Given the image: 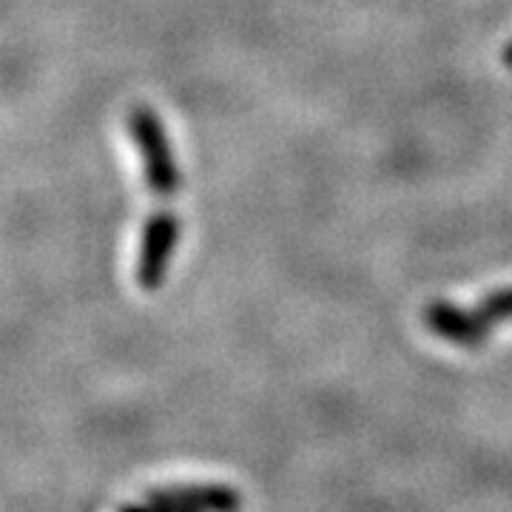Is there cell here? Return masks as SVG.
<instances>
[{
  "mask_svg": "<svg viewBox=\"0 0 512 512\" xmlns=\"http://www.w3.org/2000/svg\"><path fill=\"white\" fill-rule=\"evenodd\" d=\"M128 126H131V137L143 163L146 185L157 197H174L180 188V165L174 157V148L168 143L163 120L157 117V111L134 109Z\"/></svg>",
  "mask_w": 512,
  "mask_h": 512,
  "instance_id": "obj_1",
  "label": "cell"
},
{
  "mask_svg": "<svg viewBox=\"0 0 512 512\" xmlns=\"http://www.w3.org/2000/svg\"><path fill=\"white\" fill-rule=\"evenodd\" d=\"M180 245V220L174 211L151 214L140 231L137 248V285L146 293L160 291Z\"/></svg>",
  "mask_w": 512,
  "mask_h": 512,
  "instance_id": "obj_2",
  "label": "cell"
},
{
  "mask_svg": "<svg viewBox=\"0 0 512 512\" xmlns=\"http://www.w3.org/2000/svg\"><path fill=\"white\" fill-rule=\"evenodd\" d=\"M424 322L439 339L456 345V348H478L493 333L481 322L476 308L467 311V308H458L453 302H433L427 308V313H424Z\"/></svg>",
  "mask_w": 512,
  "mask_h": 512,
  "instance_id": "obj_3",
  "label": "cell"
},
{
  "mask_svg": "<svg viewBox=\"0 0 512 512\" xmlns=\"http://www.w3.org/2000/svg\"><path fill=\"white\" fill-rule=\"evenodd\" d=\"M160 493L194 512H239L242 507V495L228 484H183Z\"/></svg>",
  "mask_w": 512,
  "mask_h": 512,
  "instance_id": "obj_4",
  "label": "cell"
},
{
  "mask_svg": "<svg viewBox=\"0 0 512 512\" xmlns=\"http://www.w3.org/2000/svg\"><path fill=\"white\" fill-rule=\"evenodd\" d=\"M476 313L490 330L504 325V322H512V285L484 296L476 305Z\"/></svg>",
  "mask_w": 512,
  "mask_h": 512,
  "instance_id": "obj_5",
  "label": "cell"
},
{
  "mask_svg": "<svg viewBox=\"0 0 512 512\" xmlns=\"http://www.w3.org/2000/svg\"><path fill=\"white\" fill-rule=\"evenodd\" d=\"M146 501L157 512H194V510H188V507H183V504H177V501H171V498H165L160 490H151V493L146 495Z\"/></svg>",
  "mask_w": 512,
  "mask_h": 512,
  "instance_id": "obj_6",
  "label": "cell"
},
{
  "mask_svg": "<svg viewBox=\"0 0 512 512\" xmlns=\"http://www.w3.org/2000/svg\"><path fill=\"white\" fill-rule=\"evenodd\" d=\"M120 512H157V510H154V507L146 501V504H131V507H123Z\"/></svg>",
  "mask_w": 512,
  "mask_h": 512,
  "instance_id": "obj_7",
  "label": "cell"
},
{
  "mask_svg": "<svg viewBox=\"0 0 512 512\" xmlns=\"http://www.w3.org/2000/svg\"><path fill=\"white\" fill-rule=\"evenodd\" d=\"M504 63H507V66L512 69V43L507 46V49H504Z\"/></svg>",
  "mask_w": 512,
  "mask_h": 512,
  "instance_id": "obj_8",
  "label": "cell"
}]
</instances>
